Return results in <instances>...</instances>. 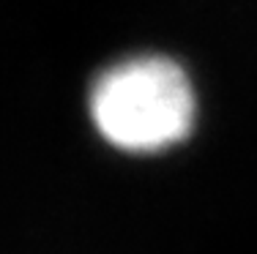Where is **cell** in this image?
<instances>
[{
  "label": "cell",
  "mask_w": 257,
  "mask_h": 254,
  "mask_svg": "<svg viewBox=\"0 0 257 254\" xmlns=\"http://www.w3.org/2000/svg\"><path fill=\"white\" fill-rule=\"evenodd\" d=\"M88 118L115 150L156 156L189 140L197 120V93L175 58L159 52L128 55L93 77Z\"/></svg>",
  "instance_id": "cell-1"
}]
</instances>
